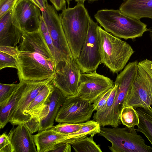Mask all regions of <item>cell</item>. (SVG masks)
Wrapping results in <instances>:
<instances>
[{
    "label": "cell",
    "mask_w": 152,
    "mask_h": 152,
    "mask_svg": "<svg viewBox=\"0 0 152 152\" xmlns=\"http://www.w3.org/2000/svg\"><path fill=\"white\" fill-rule=\"evenodd\" d=\"M20 44L15 57L20 82L53 78L57 67L39 29L23 33Z\"/></svg>",
    "instance_id": "obj_1"
},
{
    "label": "cell",
    "mask_w": 152,
    "mask_h": 152,
    "mask_svg": "<svg viewBox=\"0 0 152 152\" xmlns=\"http://www.w3.org/2000/svg\"><path fill=\"white\" fill-rule=\"evenodd\" d=\"M39 30L54 58L56 65L62 61L71 62L73 56L59 15L53 6L48 4L41 11Z\"/></svg>",
    "instance_id": "obj_2"
},
{
    "label": "cell",
    "mask_w": 152,
    "mask_h": 152,
    "mask_svg": "<svg viewBox=\"0 0 152 152\" xmlns=\"http://www.w3.org/2000/svg\"><path fill=\"white\" fill-rule=\"evenodd\" d=\"M59 15L69 45L75 60L84 42L91 18L84 4L79 3L73 8L65 9Z\"/></svg>",
    "instance_id": "obj_3"
},
{
    "label": "cell",
    "mask_w": 152,
    "mask_h": 152,
    "mask_svg": "<svg viewBox=\"0 0 152 152\" xmlns=\"http://www.w3.org/2000/svg\"><path fill=\"white\" fill-rule=\"evenodd\" d=\"M94 17L105 31L126 40L141 37L144 32L149 30L147 25L140 20L127 16L119 10H100Z\"/></svg>",
    "instance_id": "obj_4"
},
{
    "label": "cell",
    "mask_w": 152,
    "mask_h": 152,
    "mask_svg": "<svg viewBox=\"0 0 152 152\" xmlns=\"http://www.w3.org/2000/svg\"><path fill=\"white\" fill-rule=\"evenodd\" d=\"M101 57L103 64L113 73H117L125 67L134 53L128 43L103 30L97 28Z\"/></svg>",
    "instance_id": "obj_5"
},
{
    "label": "cell",
    "mask_w": 152,
    "mask_h": 152,
    "mask_svg": "<svg viewBox=\"0 0 152 152\" xmlns=\"http://www.w3.org/2000/svg\"><path fill=\"white\" fill-rule=\"evenodd\" d=\"M152 61L147 58L138 64L137 76L128 92L123 108H148L152 104Z\"/></svg>",
    "instance_id": "obj_6"
},
{
    "label": "cell",
    "mask_w": 152,
    "mask_h": 152,
    "mask_svg": "<svg viewBox=\"0 0 152 152\" xmlns=\"http://www.w3.org/2000/svg\"><path fill=\"white\" fill-rule=\"evenodd\" d=\"M138 63L137 61L129 62L117 76L114 82L118 85L117 93L111 107L97 122L101 126L114 127L121 124V113L127 93L137 76Z\"/></svg>",
    "instance_id": "obj_7"
},
{
    "label": "cell",
    "mask_w": 152,
    "mask_h": 152,
    "mask_svg": "<svg viewBox=\"0 0 152 152\" xmlns=\"http://www.w3.org/2000/svg\"><path fill=\"white\" fill-rule=\"evenodd\" d=\"M137 132L134 127L101 126L97 134L111 142V146L109 148L112 152H152V147L145 144Z\"/></svg>",
    "instance_id": "obj_8"
},
{
    "label": "cell",
    "mask_w": 152,
    "mask_h": 152,
    "mask_svg": "<svg viewBox=\"0 0 152 152\" xmlns=\"http://www.w3.org/2000/svg\"><path fill=\"white\" fill-rule=\"evenodd\" d=\"M53 78L41 81L23 80L18 83V94L10 113L9 122L13 126L25 124L31 119L27 113L30 103L39 92Z\"/></svg>",
    "instance_id": "obj_9"
},
{
    "label": "cell",
    "mask_w": 152,
    "mask_h": 152,
    "mask_svg": "<svg viewBox=\"0 0 152 152\" xmlns=\"http://www.w3.org/2000/svg\"><path fill=\"white\" fill-rule=\"evenodd\" d=\"M97 23L91 19L87 35L78 57L75 59L81 73L96 71L101 63Z\"/></svg>",
    "instance_id": "obj_10"
},
{
    "label": "cell",
    "mask_w": 152,
    "mask_h": 152,
    "mask_svg": "<svg viewBox=\"0 0 152 152\" xmlns=\"http://www.w3.org/2000/svg\"><path fill=\"white\" fill-rule=\"evenodd\" d=\"M94 111L92 104L77 96L66 98L55 120L58 123H83L90 120Z\"/></svg>",
    "instance_id": "obj_11"
},
{
    "label": "cell",
    "mask_w": 152,
    "mask_h": 152,
    "mask_svg": "<svg viewBox=\"0 0 152 152\" xmlns=\"http://www.w3.org/2000/svg\"><path fill=\"white\" fill-rule=\"evenodd\" d=\"M81 74L75 60L71 62L62 61L57 66L52 84L65 98L76 96Z\"/></svg>",
    "instance_id": "obj_12"
},
{
    "label": "cell",
    "mask_w": 152,
    "mask_h": 152,
    "mask_svg": "<svg viewBox=\"0 0 152 152\" xmlns=\"http://www.w3.org/2000/svg\"><path fill=\"white\" fill-rule=\"evenodd\" d=\"M114 86L113 80L96 71L81 73L76 96L92 104L99 96Z\"/></svg>",
    "instance_id": "obj_13"
},
{
    "label": "cell",
    "mask_w": 152,
    "mask_h": 152,
    "mask_svg": "<svg viewBox=\"0 0 152 152\" xmlns=\"http://www.w3.org/2000/svg\"><path fill=\"white\" fill-rule=\"evenodd\" d=\"M41 12L29 0H19L12 11V23L23 33L37 31L42 17Z\"/></svg>",
    "instance_id": "obj_14"
},
{
    "label": "cell",
    "mask_w": 152,
    "mask_h": 152,
    "mask_svg": "<svg viewBox=\"0 0 152 152\" xmlns=\"http://www.w3.org/2000/svg\"><path fill=\"white\" fill-rule=\"evenodd\" d=\"M8 135L14 152H37L33 135L24 124L12 129Z\"/></svg>",
    "instance_id": "obj_15"
},
{
    "label": "cell",
    "mask_w": 152,
    "mask_h": 152,
    "mask_svg": "<svg viewBox=\"0 0 152 152\" xmlns=\"http://www.w3.org/2000/svg\"><path fill=\"white\" fill-rule=\"evenodd\" d=\"M12 10L0 18V46L17 47L22 39L23 32L12 22Z\"/></svg>",
    "instance_id": "obj_16"
},
{
    "label": "cell",
    "mask_w": 152,
    "mask_h": 152,
    "mask_svg": "<svg viewBox=\"0 0 152 152\" xmlns=\"http://www.w3.org/2000/svg\"><path fill=\"white\" fill-rule=\"evenodd\" d=\"M119 10L123 14L133 18L152 19V0H125Z\"/></svg>",
    "instance_id": "obj_17"
},
{
    "label": "cell",
    "mask_w": 152,
    "mask_h": 152,
    "mask_svg": "<svg viewBox=\"0 0 152 152\" xmlns=\"http://www.w3.org/2000/svg\"><path fill=\"white\" fill-rule=\"evenodd\" d=\"M66 98L59 90L54 86L48 101V113L46 117L40 121L39 132L51 129L54 126V121Z\"/></svg>",
    "instance_id": "obj_18"
},
{
    "label": "cell",
    "mask_w": 152,
    "mask_h": 152,
    "mask_svg": "<svg viewBox=\"0 0 152 152\" xmlns=\"http://www.w3.org/2000/svg\"><path fill=\"white\" fill-rule=\"evenodd\" d=\"M53 86L52 81L39 92L30 103L27 109V113L31 117L28 122L33 121L37 117L43 107L47 102Z\"/></svg>",
    "instance_id": "obj_19"
},
{
    "label": "cell",
    "mask_w": 152,
    "mask_h": 152,
    "mask_svg": "<svg viewBox=\"0 0 152 152\" xmlns=\"http://www.w3.org/2000/svg\"><path fill=\"white\" fill-rule=\"evenodd\" d=\"M139 115L137 131L143 134L150 142L152 147V108L137 107L135 109Z\"/></svg>",
    "instance_id": "obj_20"
},
{
    "label": "cell",
    "mask_w": 152,
    "mask_h": 152,
    "mask_svg": "<svg viewBox=\"0 0 152 152\" xmlns=\"http://www.w3.org/2000/svg\"><path fill=\"white\" fill-rule=\"evenodd\" d=\"M101 126L94 120L88 121L84 123L82 127L77 131L67 134L66 142L72 145L73 143L88 135L94 137L100 131Z\"/></svg>",
    "instance_id": "obj_21"
},
{
    "label": "cell",
    "mask_w": 152,
    "mask_h": 152,
    "mask_svg": "<svg viewBox=\"0 0 152 152\" xmlns=\"http://www.w3.org/2000/svg\"><path fill=\"white\" fill-rule=\"evenodd\" d=\"M18 49L19 46H0V70L8 67L17 69L15 57Z\"/></svg>",
    "instance_id": "obj_22"
},
{
    "label": "cell",
    "mask_w": 152,
    "mask_h": 152,
    "mask_svg": "<svg viewBox=\"0 0 152 152\" xmlns=\"http://www.w3.org/2000/svg\"><path fill=\"white\" fill-rule=\"evenodd\" d=\"M18 86L12 96L6 102L0 104V129L3 128L9 122L10 113L15 103L18 94Z\"/></svg>",
    "instance_id": "obj_23"
},
{
    "label": "cell",
    "mask_w": 152,
    "mask_h": 152,
    "mask_svg": "<svg viewBox=\"0 0 152 152\" xmlns=\"http://www.w3.org/2000/svg\"><path fill=\"white\" fill-rule=\"evenodd\" d=\"M93 137L90 136L78 140L72 144L76 152H101L99 145L94 141Z\"/></svg>",
    "instance_id": "obj_24"
},
{
    "label": "cell",
    "mask_w": 152,
    "mask_h": 152,
    "mask_svg": "<svg viewBox=\"0 0 152 152\" xmlns=\"http://www.w3.org/2000/svg\"><path fill=\"white\" fill-rule=\"evenodd\" d=\"M121 123L128 127H134L139 123V115L132 107H123L120 114Z\"/></svg>",
    "instance_id": "obj_25"
},
{
    "label": "cell",
    "mask_w": 152,
    "mask_h": 152,
    "mask_svg": "<svg viewBox=\"0 0 152 152\" xmlns=\"http://www.w3.org/2000/svg\"><path fill=\"white\" fill-rule=\"evenodd\" d=\"M118 85L114 83V86L111 91L107 100L103 107L99 111H96L93 116V120L97 121L103 117L112 106L117 93Z\"/></svg>",
    "instance_id": "obj_26"
},
{
    "label": "cell",
    "mask_w": 152,
    "mask_h": 152,
    "mask_svg": "<svg viewBox=\"0 0 152 152\" xmlns=\"http://www.w3.org/2000/svg\"><path fill=\"white\" fill-rule=\"evenodd\" d=\"M84 123L85 122L79 123H59V124L54 126L51 129L62 134H69L78 131L84 125Z\"/></svg>",
    "instance_id": "obj_27"
},
{
    "label": "cell",
    "mask_w": 152,
    "mask_h": 152,
    "mask_svg": "<svg viewBox=\"0 0 152 152\" xmlns=\"http://www.w3.org/2000/svg\"><path fill=\"white\" fill-rule=\"evenodd\" d=\"M18 84H0V104L7 100L17 88Z\"/></svg>",
    "instance_id": "obj_28"
},
{
    "label": "cell",
    "mask_w": 152,
    "mask_h": 152,
    "mask_svg": "<svg viewBox=\"0 0 152 152\" xmlns=\"http://www.w3.org/2000/svg\"><path fill=\"white\" fill-rule=\"evenodd\" d=\"M113 87L103 93L94 102L92 105L94 111H98L103 107L107 100Z\"/></svg>",
    "instance_id": "obj_29"
},
{
    "label": "cell",
    "mask_w": 152,
    "mask_h": 152,
    "mask_svg": "<svg viewBox=\"0 0 152 152\" xmlns=\"http://www.w3.org/2000/svg\"><path fill=\"white\" fill-rule=\"evenodd\" d=\"M0 152H14L8 135L3 133L0 137Z\"/></svg>",
    "instance_id": "obj_30"
},
{
    "label": "cell",
    "mask_w": 152,
    "mask_h": 152,
    "mask_svg": "<svg viewBox=\"0 0 152 152\" xmlns=\"http://www.w3.org/2000/svg\"><path fill=\"white\" fill-rule=\"evenodd\" d=\"M19 0H0V18L12 10Z\"/></svg>",
    "instance_id": "obj_31"
},
{
    "label": "cell",
    "mask_w": 152,
    "mask_h": 152,
    "mask_svg": "<svg viewBox=\"0 0 152 152\" xmlns=\"http://www.w3.org/2000/svg\"><path fill=\"white\" fill-rule=\"evenodd\" d=\"M71 145L67 142H61L55 145L48 152H71Z\"/></svg>",
    "instance_id": "obj_32"
},
{
    "label": "cell",
    "mask_w": 152,
    "mask_h": 152,
    "mask_svg": "<svg viewBox=\"0 0 152 152\" xmlns=\"http://www.w3.org/2000/svg\"><path fill=\"white\" fill-rule=\"evenodd\" d=\"M57 11H62L66 8L65 0H49Z\"/></svg>",
    "instance_id": "obj_33"
},
{
    "label": "cell",
    "mask_w": 152,
    "mask_h": 152,
    "mask_svg": "<svg viewBox=\"0 0 152 152\" xmlns=\"http://www.w3.org/2000/svg\"><path fill=\"white\" fill-rule=\"evenodd\" d=\"M38 7L41 12L44 9L48 4V0H29Z\"/></svg>",
    "instance_id": "obj_34"
},
{
    "label": "cell",
    "mask_w": 152,
    "mask_h": 152,
    "mask_svg": "<svg viewBox=\"0 0 152 152\" xmlns=\"http://www.w3.org/2000/svg\"><path fill=\"white\" fill-rule=\"evenodd\" d=\"M72 0H65L67 2V4L68 6V7H69L70 1ZM75 1L77 2V3L84 4V2L86 0H74Z\"/></svg>",
    "instance_id": "obj_35"
},
{
    "label": "cell",
    "mask_w": 152,
    "mask_h": 152,
    "mask_svg": "<svg viewBox=\"0 0 152 152\" xmlns=\"http://www.w3.org/2000/svg\"><path fill=\"white\" fill-rule=\"evenodd\" d=\"M149 36L152 42V29L151 28H149Z\"/></svg>",
    "instance_id": "obj_36"
},
{
    "label": "cell",
    "mask_w": 152,
    "mask_h": 152,
    "mask_svg": "<svg viewBox=\"0 0 152 152\" xmlns=\"http://www.w3.org/2000/svg\"><path fill=\"white\" fill-rule=\"evenodd\" d=\"M89 2H92L94 1H97L98 0H87Z\"/></svg>",
    "instance_id": "obj_37"
},
{
    "label": "cell",
    "mask_w": 152,
    "mask_h": 152,
    "mask_svg": "<svg viewBox=\"0 0 152 152\" xmlns=\"http://www.w3.org/2000/svg\"><path fill=\"white\" fill-rule=\"evenodd\" d=\"M151 69H152V63L151 65Z\"/></svg>",
    "instance_id": "obj_38"
}]
</instances>
